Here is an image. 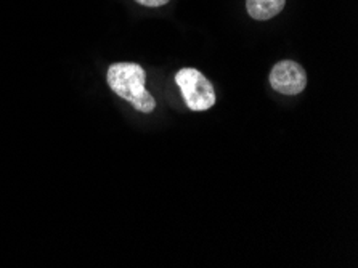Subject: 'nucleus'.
Wrapping results in <instances>:
<instances>
[{
	"label": "nucleus",
	"instance_id": "4",
	"mask_svg": "<svg viewBox=\"0 0 358 268\" xmlns=\"http://www.w3.org/2000/svg\"><path fill=\"white\" fill-rule=\"evenodd\" d=\"M285 3L286 0H248L246 8L254 20L265 21L278 15L285 8Z\"/></svg>",
	"mask_w": 358,
	"mask_h": 268
},
{
	"label": "nucleus",
	"instance_id": "1",
	"mask_svg": "<svg viewBox=\"0 0 358 268\" xmlns=\"http://www.w3.org/2000/svg\"><path fill=\"white\" fill-rule=\"evenodd\" d=\"M146 73L137 63H115L108 68V85L140 113L156 108L155 98L145 89Z\"/></svg>",
	"mask_w": 358,
	"mask_h": 268
},
{
	"label": "nucleus",
	"instance_id": "5",
	"mask_svg": "<svg viewBox=\"0 0 358 268\" xmlns=\"http://www.w3.org/2000/svg\"><path fill=\"white\" fill-rule=\"evenodd\" d=\"M140 5H145V7H151V8H156V7H162V5L169 3V0H137Z\"/></svg>",
	"mask_w": 358,
	"mask_h": 268
},
{
	"label": "nucleus",
	"instance_id": "2",
	"mask_svg": "<svg viewBox=\"0 0 358 268\" xmlns=\"http://www.w3.org/2000/svg\"><path fill=\"white\" fill-rule=\"evenodd\" d=\"M176 82L192 111H208L215 105L214 87L198 69H180L176 74Z\"/></svg>",
	"mask_w": 358,
	"mask_h": 268
},
{
	"label": "nucleus",
	"instance_id": "3",
	"mask_svg": "<svg viewBox=\"0 0 358 268\" xmlns=\"http://www.w3.org/2000/svg\"><path fill=\"white\" fill-rule=\"evenodd\" d=\"M272 89L283 95H297L306 89L307 74L299 63L283 59L276 63L270 73Z\"/></svg>",
	"mask_w": 358,
	"mask_h": 268
}]
</instances>
